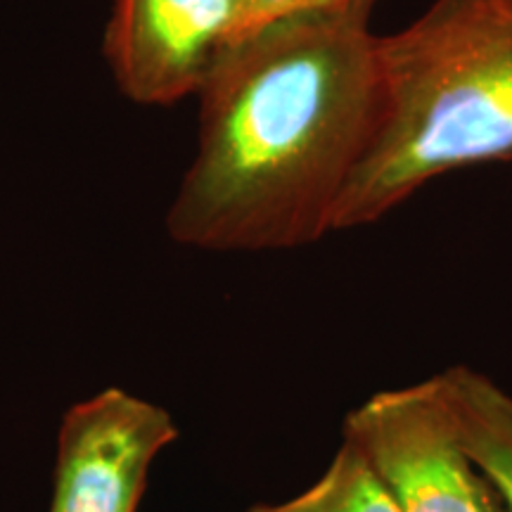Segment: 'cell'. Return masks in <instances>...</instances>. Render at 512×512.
I'll list each match as a JSON object with an SVG mask.
<instances>
[{"mask_svg":"<svg viewBox=\"0 0 512 512\" xmlns=\"http://www.w3.org/2000/svg\"><path fill=\"white\" fill-rule=\"evenodd\" d=\"M366 5L271 24L216 55L166 233L204 252H278L332 233L375 117Z\"/></svg>","mask_w":512,"mask_h":512,"instance_id":"6da1fadb","label":"cell"},{"mask_svg":"<svg viewBox=\"0 0 512 512\" xmlns=\"http://www.w3.org/2000/svg\"><path fill=\"white\" fill-rule=\"evenodd\" d=\"M512 159V0H434L375 36V117L332 233L366 228L434 178Z\"/></svg>","mask_w":512,"mask_h":512,"instance_id":"7a4b0ae2","label":"cell"},{"mask_svg":"<svg viewBox=\"0 0 512 512\" xmlns=\"http://www.w3.org/2000/svg\"><path fill=\"white\" fill-rule=\"evenodd\" d=\"M399 512H508L470 458L439 375L368 396L344 420Z\"/></svg>","mask_w":512,"mask_h":512,"instance_id":"3957f363","label":"cell"},{"mask_svg":"<svg viewBox=\"0 0 512 512\" xmlns=\"http://www.w3.org/2000/svg\"><path fill=\"white\" fill-rule=\"evenodd\" d=\"M176 439L166 408L124 389L74 403L57 432L48 512H138L152 465Z\"/></svg>","mask_w":512,"mask_h":512,"instance_id":"277c9868","label":"cell"},{"mask_svg":"<svg viewBox=\"0 0 512 512\" xmlns=\"http://www.w3.org/2000/svg\"><path fill=\"white\" fill-rule=\"evenodd\" d=\"M235 0H114L105 55L138 105H174L200 91L226 46Z\"/></svg>","mask_w":512,"mask_h":512,"instance_id":"5b68a950","label":"cell"},{"mask_svg":"<svg viewBox=\"0 0 512 512\" xmlns=\"http://www.w3.org/2000/svg\"><path fill=\"white\" fill-rule=\"evenodd\" d=\"M439 380L467 453L512 512V394L465 363L446 368Z\"/></svg>","mask_w":512,"mask_h":512,"instance_id":"8992f818","label":"cell"},{"mask_svg":"<svg viewBox=\"0 0 512 512\" xmlns=\"http://www.w3.org/2000/svg\"><path fill=\"white\" fill-rule=\"evenodd\" d=\"M245 512H399L363 453L342 439L328 470L302 494Z\"/></svg>","mask_w":512,"mask_h":512,"instance_id":"52a82bcc","label":"cell"},{"mask_svg":"<svg viewBox=\"0 0 512 512\" xmlns=\"http://www.w3.org/2000/svg\"><path fill=\"white\" fill-rule=\"evenodd\" d=\"M358 3L361 0H235L226 46L228 43H238L242 38L256 34V31L271 27V24L285 22V19L313 15V12L344 10Z\"/></svg>","mask_w":512,"mask_h":512,"instance_id":"ba28073f","label":"cell"},{"mask_svg":"<svg viewBox=\"0 0 512 512\" xmlns=\"http://www.w3.org/2000/svg\"><path fill=\"white\" fill-rule=\"evenodd\" d=\"M361 3H363V5H368V8H373L375 0H361Z\"/></svg>","mask_w":512,"mask_h":512,"instance_id":"9c48e42d","label":"cell"}]
</instances>
